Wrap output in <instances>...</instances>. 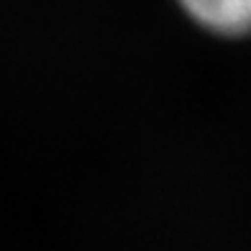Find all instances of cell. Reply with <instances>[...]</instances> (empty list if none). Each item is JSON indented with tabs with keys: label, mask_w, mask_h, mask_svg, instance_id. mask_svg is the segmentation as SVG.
<instances>
[{
	"label": "cell",
	"mask_w": 251,
	"mask_h": 251,
	"mask_svg": "<svg viewBox=\"0 0 251 251\" xmlns=\"http://www.w3.org/2000/svg\"><path fill=\"white\" fill-rule=\"evenodd\" d=\"M192 21L221 36L251 33V0H179Z\"/></svg>",
	"instance_id": "obj_1"
}]
</instances>
